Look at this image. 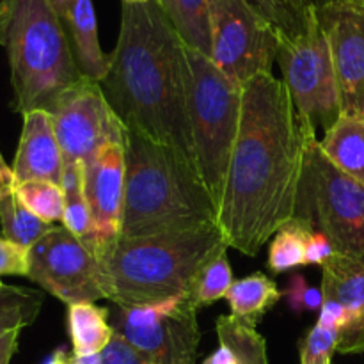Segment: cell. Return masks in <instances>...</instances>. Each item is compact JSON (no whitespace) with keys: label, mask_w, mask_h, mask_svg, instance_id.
<instances>
[{"label":"cell","mask_w":364,"mask_h":364,"mask_svg":"<svg viewBox=\"0 0 364 364\" xmlns=\"http://www.w3.org/2000/svg\"><path fill=\"white\" fill-rule=\"evenodd\" d=\"M308 144L284 82L274 73L249 80L217 215L228 247L255 258L294 219Z\"/></svg>","instance_id":"obj_1"},{"label":"cell","mask_w":364,"mask_h":364,"mask_svg":"<svg viewBox=\"0 0 364 364\" xmlns=\"http://www.w3.org/2000/svg\"><path fill=\"white\" fill-rule=\"evenodd\" d=\"M100 85L124 130L173 149L198 171L188 119L187 45L156 0L123 2L116 48Z\"/></svg>","instance_id":"obj_2"},{"label":"cell","mask_w":364,"mask_h":364,"mask_svg":"<svg viewBox=\"0 0 364 364\" xmlns=\"http://www.w3.org/2000/svg\"><path fill=\"white\" fill-rule=\"evenodd\" d=\"M228 251L217 226L141 238H117L95 251L100 288L123 308L159 304L194 294L196 283L217 255Z\"/></svg>","instance_id":"obj_3"},{"label":"cell","mask_w":364,"mask_h":364,"mask_svg":"<svg viewBox=\"0 0 364 364\" xmlns=\"http://www.w3.org/2000/svg\"><path fill=\"white\" fill-rule=\"evenodd\" d=\"M124 201L121 238L217 226L215 203L198 171L178 153L123 128Z\"/></svg>","instance_id":"obj_4"},{"label":"cell","mask_w":364,"mask_h":364,"mask_svg":"<svg viewBox=\"0 0 364 364\" xmlns=\"http://www.w3.org/2000/svg\"><path fill=\"white\" fill-rule=\"evenodd\" d=\"M0 45L6 48L14 110L48 109L84 75L50 0H0Z\"/></svg>","instance_id":"obj_5"},{"label":"cell","mask_w":364,"mask_h":364,"mask_svg":"<svg viewBox=\"0 0 364 364\" xmlns=\"http://www.w3.org/2000/svg\"><path fill=\"white\" fill-rule=\"evenodd\" d=\"M188 119L203 185L219 210L240 130L244 87L223 73L208 55L187 46Z\"/></svg>","instance_id":"obj_6"},{"label":"cell","mask_w":364,"mask_h":364,"mask_svg":"<svg viewBox=\"0 0 364 364\" xmlns=\"http://www.w3.org/2000/svg\"><path fill=\"white\" fill-rule=\"evenodd\" d=\"M318 141L308 144L295 215L318 228L336 255L364 262V185L338 169Z\"/></svg>","instance_id":"obj_7"},{"label":"cell","mask_w":364,"mask_h":364,"mask_svg":"<svg viewBox=\"0 0 364 364\" xmlns=\"http://www.w3.org/2000/svg\"><path fill=\"white\" fill-rule=\"evenodd\" d=\"M276 63L301 121L302 134L309 142L316 141L318 127L326 134L341 116L329 39L318 13H315L304 34L279 39Z\"/></svg>","instance_id":"obj_8"},{"label":"cell","mask_w":364,"mask_h":364,"mask_svg":"<svg viewBox=\"0 0 364 364\" xmlns=\"http://www.w3.org/2000/svg\"><path fill=\"white\" fill-rule=\"evenodd\" d=\"M194 294L159 304L110 308V326L151 364H198L201 333Z\"/></svg>","instance_id":"obj_9"},{"label":"cell","mask_w":364,"mask_h":364,"mask_svg":"<svg viewBox=\"0 0 364 364\" xmlns=\"http://www.w3.org/2000/svg\"><path fill=\"white\" fill-rule=\"evenodd\" d=\"M279 36L244 0H212L210 59L244 87L262 73H272Z\"/></svg>","instance_id":"obj_10"},{"label":"cell","mask_w":364,"mask_h":364,"mask_svg":"<svg viewBox=\"0 0 364 364\" xmlns=\"http://www.w3.org/2000/svg\"><path fill=\"white\" fill-rule=\"evenodd\" d=\"M64 167L85 164L103 146L123 142V124L110 107L100 82L84 77L48 105Z\"/></svg>","instance_id":"obj_11"},{"label":"cell","mask_w":364,"mask_h":364,"mask_svg":"<svg viewBox=\"0 0 364 364\" xmlns=\"http://www.w3.org/2000/svg\"><path fill=\"white\" fill-rule=\"evenodd\" d=\"M27 277L68 306L105 299L95 255L64 226H53L31 249Z\"/></svg>","instance_id":"obj_12"},{"label":"cell","mask_w":364,"mask_h":364,"mask_svg":"<svg viewBox=\"0 0 364 364\" xmlns=\"http://www.w3.org/2000/svg\"><path fill=\"white\" fill-rule=\"evenodd\" d=\"M316 13L329 39L341 114L364 117V0H331Z\"/></svg>","instance_id":"obj_13"},{"label":"cell","mask_w":364,"mask_h":364,"mask_svg":"<svg viewBox=\"0 0 364 364\" xmlns=\"http://www.w3.org/2000/svg\"><path fill=\"white\" fill-rule=\"evenodd\" d=\"M124 144L110 142L84 164V188L92 217V238L85 247L95 255L117 240L124 201Z\"/></svg>","instance_id":"obj_14"},{"label":"cell","mask_w":364,"mask_h":364,"mask_svg":"<svg viewBox=\"0 0 364 364\" xmlns=\"http://www.w3.org/2000/svg\"><path fill=\"white\" fill-rule=\"evenodd\" d=\"M323 299L338 302L345 311V323L338 336L336 352H364V262L334 255L322 267Z\"/></svg>","instance_id":"obj_15"},{"label":"cell","mask_w":364,"mask_h":364,"mask_svg":"<svg viewBox=\"0 0 364 364\" xmlns=\"http://www.w3.org/2000/svg\"><path fill=\"white\" fill-rule=\"evenodd\" d=\"M20 142L13 162L14 185L25 181H52L63 185L64 160L57 142L52 117L46 110L38 109L23 114Z\"/></svg>","instance_id":"obj_16"},{"label":"cell","mask_w":364,"mask_h":364,"mask_svg":"<svg viewBox=\"0 0 364 364\" xmlns=\"http://www.w3.org/2000/svg\"><path fill=\"white\" fill-rule=\"evenodd\" d=\"M84 77L102 82L110 68V53L100 45L92 0H50Z\"/></svg>","instance_id":"obj_17"},{"label":"cell","mask_w":364,"mask_h":364,"mask_svg":"<svg viewBox=\"0 0 364 364\" xmlns=\"http://www.w3.org/2000/svg\"><path fill=\"white\" fill-rule=\"evenodd\" d=\"M318 144L338 169L364 185V117L341 114Z\"/></svg>","instance_id":"obj_18"},{"label":"cell","mask_w":364,"mask_h":364,"mask_svg":"<svg viewBox=\"0 0 364 364\" xmlns=\"http://www.w3.org/2000/svg\"><path fill=\"white\" fill-rule=\"evenodd\" d=\"M68 333L75 358L102 354L114 338L110 309L100 308L95 302L68 306Z\"/></svg>","instance_id":"obj_19"},{"label":"cell","mask_w":364,"mask_h":364,"mask_svg":"<svg viewBox=\"0 0 364 364\" xmlns=\"http://www.w3.org/2000/svg\"><path fill=\"white\" fill-rule=\"evenodd\" d=\"M181 41L210 57L212 52V0H156Z\"/></svg>","instance_id":"obj_20"},{"label":"cell","mask_w":364,"mask_h":364,"mask_svg":"<svg viewBox=\"0 0 364 364\" xmlns=\"http://www.w3.org/2000/svg\"><path fill=\"white\" fill-rule=\"evenodd\" d=\"M281 297L283 294L277 288L276 281L262 272L235 281L226 295L231 315L255 327L265 316V313L279 302Z\"/></svg>","instance_id":"obj_21"},{"label":"cell","mask_w":364,"mask_h":364,"mask_svg":"<svg viewBox=\"0 0 364 364\" xmlns=\"http://www.w3.org/2000/svg\"><path fill=\"white\" fill-rule=\"evenodd\" d=\"M262 18H265L279 39L304 34L311 25L318 0H244Z\"/></svg>","instance_id":"obj_22"},{"label":"cell","mask_w":364,"mask_h":364,"mask_svg":"<svg viewBox=\"0 0 364 364\" xmlns=\"http://www.w3.org/2000/svg\"><path fill=\"white\" fill-rule=\"evenodd\" d=\"M313 224L295 215L279 228L272 237L269 249V269L272 274H283L288 270L306 265V247L311 233Z\"/></svg>","instance_id":"obj_23"},{"label":"cell","mask_w":364,"mask_h":364,"mask_svg":"<svg viewBox=\"0 0 364 364\" xmlns=\"http://www.w3.org/2000/svg\"><path fill=\"white\" fill-rule=\"evenodd\" d=\"M64 217L63 226L87 245L92 238V217L84 188V164L77 162L64 167Z\"/></svg>","instance_id":"obj_24"},{"label":"cell","mask_w":364,"mask_h":364,"mask_svg":"<svg viewBox=\"0 0 364 364\" xmlns=\"http://www.w3.org/2000/svg\"><path fill=\"white\" fill-rule=\"evenodd\" d=\"M55 224H48L28 212L18 201L14 191L7 192L0 198V228L2 237L21 247L32 249Z\"/></svg>","instance_id":"obj_25"},{"label":"cell","mask_w":364,"mask_h":364,"mask_svg":"<svg viewBox=\"0 0 364 364\" xmlns=\"http://www.w3.org/2000/svg\"><path fill=\"white\" fill-rule=\"evenodd\" d=\"M219 343L228 345L237 355L238 364H269L267 341L255 326L233 315L217 318Z\"/></svg>","instance_id":"obj_26"},{"label":"cell","mask_w":364,"mask_h":364,"mask_svg":"<svg viewBox=\"0 0 364 364\" xmlns=\"http://www.w3.org/2000/svg\"><path fill=\"white\" fill-rule=\"evenodd\" d=\"M14 194L18 201L31 213L48 224L63 223L64 217V191L63 185L52 181H25L14 185Z\"/></svg>","instance_id":"obj_27"},{"label":"cell","mask_w":364,"mask_h":364,"mask_svg":"<svg viewBox=\"0 0 364 364\" xmlns=\"http://www.w3.org/2000/svg\"><path fill=\"white\" fill-rule=\"evenodd\" d=\"M41 309V295L32 291L0 315V364H9L18 348L21 331L31 326Z\"/></svg>","instance_id":"obj_28"},{"label":"cell","mask_w":364,"mask_h":364,"mask_svg":"<svg viewBox=\"0 0 364 364\" xmlns=\"http://www.w3.org/2000/svg\"><path fill=\"white\" fill-rule=\"evenodd\" d=\"M233 283L235 279L233 272H231L230 259H228L226 251H224L217 255L212 262L206 263V267L199 274L194 290V299L198 302L199 309L213 304L220 299H226Z\"/></svg>","instance_id":"obj_29"},{"label":"cell","mask_w":364,"mask_h":364,"mask_svg":"<svg viewBox=\"0 0 364 364\" xmlns=\"http://www.w3.org/2000/svg\"><path fill=\"white\" fill-rule=\"evenodd\" d=\"M338 336L340 331L316 322L301 341V364H333L331 361L336 352Z\"/></svg>","instance_id":"obj_30"},{"label":"cell","mask_w":364,"mask_h":364,"mask_svg":"<svg viewBox=\"0 0 364 364\" xmlns=\"http://www.w3.org/2000/svg\"><path fill=\"white\" fill-rule=\"evenodd\" d=\"M284 297H287L288 306L294 313L302 315V313H320L323 304L322 290L309 287L308 281L301 274H294L290 277L288 288L284 290Z\"/></svg>","instance_id":"obj_31"},{"label":"cell","mask_w":364,"mask_h":364,"mask_svg":"<svg viewBox=\"0 0 364 364\" xmlns=\"http://www.w3.org/2000/svg\"><path fill=\"white\" fill-rule=\"evenodd\" d=\"M31 267V249L0 237V277L27 276Z\"/></svg>","instance_id":"obj_32"},{"label":"cell","mask_w":364,"mask_h":364,"mask_svg":"<svg viewBox=\"0 0 364 364\" xmlns=\"http://www.w3.org/2000/svg\"><path fill=\"white\" fill-rule=\"evenodd\" d=\"M100 355L103 364H151L141 350L117 333H114V338Z\"/></svg>","instance_id":"obj_33"},{"label":"cell","mask_w":364,"mask_h":364,"mask_svg":"<svg viewBox=\"0 0 364 364\" xmlns=\"http://www.w3.org/2000/svg\"><path fill=\"white\" fill-rule=\"evenodd\" d=\"M336 255L329 238L320 231H313L306 247V265L323 267L333 256Z\"/></svg>","instance_id":"obj_34"},{"label":"cell","mask_w":364,"mask_h":364,"mask_svg":"<svg viewBox=\"0 0 364 364\" xmlns=\"http://www.w3.org/2000/svg\"><path fill=\"white\" fill-rule=\"evenodd\" d=\"M31 294V290H25V288H14V287H6L4 291L0 294V315L4 311H7L9 308H13L14 304L25 299Z\"/></svg>","instance_id":"obj_35"},{"label":"cell","mask_w":364,"mask_h":364,"mask_svg":"<svg viewBox=\"0 0 364 364\" xmlns=\"http://www.w3.org/2000/svg\"><path fill=\"white\" fill-rule=\"evenodd\" d=\"M203 364H238L237 361V355H235V352L231 350L228 345H219V348H217L213 354H210L208 358L203 361Z\"/></svg>","instance_id":"obj_36"},{"label":"cell","mask_w":364,"mask_h":364,"mask_svg":"<svg viewBox=\"0 0 364 364\" xmlns=\"http://www.w3.org/2000/svg\"><path fill=\"white\" fill-rule=\"evenodd\" d=\"M14 188V178H13V169L6 164V160L0 155V198L7 192H11Z\"/></svg>","instance_id":"obj_37"},{"label":"cell","mask_w":364,"mask_h":364,"mask_svg":"<svg viewBox=\"0 0 364 364\" xmlns=\"http://www.w3.org/2000/svg\"><path fill=\"white\" fill-rule=\"evenodd\" d=\"M73 355V354H71ZM75 364H103L102 363V355L95 354V355H84V358H75L73 355Z\"/></svg>","instance_id":"obj_38"},{"label":"cell","mask_w":364,"mask_h":364,"mask_svg":"<svg viewBox=\"0 0 364 364\" xmlns=\"http://www.w3.org/2000/svg\"><path fill=\"white\" fill-rule=\"evenodd\" d=\"M55 364H75L73 355L66 354L63 348H59V350H55Z\"/></svg>","instance_id":"obj_39"},{"label":"cell","mask_w":364,"mask_h":364,"mask_svg":"<svg viewBox=\"0 0 364 364\" xmlns=\"http://www.w3.org/2000/svg\"><path fill=\"white\" fill-rule=\"evenodd\" d=\"M43 364H55V352H53V354L50 355L48 359H45V363H43Z\"/></svg>","instance_id":"obj_40"},{"label":"cell","mask_w":364,"mask_h":364,"mask_svg":"<svg viewBox=\"0 0 364 364\" xmlns=\"http://www.w3.org/2000/svg\"><path fill=\"white\" fill-rule=\"evenodd\" d=\"M121 2H149V0H121Z\"/></svg>","instance_id":"obj_41"},{"label":"cell","mask_w":364,"mask_h":364,"mask_svg":"<svg viewBox=\"0 0 364 364\" xmlns=\"http://www.w3.org/2000/svg\"><path fill=\"white\" fill-rule=\"evenodd\" d=\"M4 288H6V287H4V283H2V281H0V294H2V291H4Z\"/></svg>","instance_id":"obj_42"},{"label":"cell","mask_w":364,"mask_h":364,"mask_svg":"<svg viewBox=\"0 0 364 364\" xmlns=\"http://www.w3.org/2000/svg\"><path fill=\"white\" fill-rule=\"evenodd\" d=\"M326 2H331V0H322V4H326ZM322 4H320V6H322ZM320 6H318V7H320Z\"/></svg>","instance_id":"obj_43"},{"label":"cell","mask_w":364,"mask_h":364,"mask_svg":"<svg viewBox=\"0 0 364 364\" xmlns=\"http://www.w3.org/2000/svg\"><path fill=\"white\" fill-rule=\"evenodd\" d=\"M320 4H322V0H318V6H320Z\"/></svg>","instance_id":"obj_44"}]
</instances>
